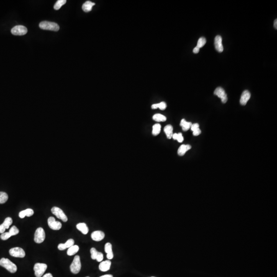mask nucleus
Instances as JSON below:
<instances>
[{
    "instance_id": "obj_27",
    "label": "nucleus",
    "mask_w": 277,
    "mask_h": 277,
    "mask_svg": "<svg viewBox=\"0 0 277 277\" xmlns=\"http://www.w3.org/2000/svg\"><path fill=\"white\" fill-rule=\"evenodd\" d=\"M161 126L160 124H156L152 127V134L154 136H156L159 134L161 131Z\"/></svg>"
},
{
    "instance_id": "obj_30",
    "label": "nucleus",
    "mask_w": 277,
    "mask_h": 277,
    "mask_svg": "<svg viewBox=\"0 0 277 277\" xmlns=\"http://www.w3.org/2000/svg\"><path fill=\"white\" fill-rule=\"evenodd\" d=\"M66 3V0H58L57 2H56V3L55 4V5H54V9L56 10H59V9H60L61 7H62L63 5H64Z\"/></svg>"
},
{
    "instance_id": "obj_18",
    "label": "nucleus",
    "mask_w": 277,
    "mask_h": 277,
    "mask_svg": "<svg viewBox=\"0 0 277 277\" xmlns=\"http://www.w3.org/2000/svg\"><path fill=\"white\" fill-rule=\"evenodd\" d=\"M74 243H75L74 240L72 239H70L68 240L66 242V243H61V244H59L58 246H57V248H58L59 250H64L65 249H68V248H69L70 247L74 245Z\"/></svg>"
},
{
    "instance_id": "obj_14",
    "label": "nucleus",
    "mask_w": 277,
    "mask_h": 277,
    "mask_svg": "<svg viewBox=\"0 0 277 277\" xmlns=\"http://www.w3.org/2000/svg\"><path fill=\"white\" fill-rule=\"evenodd\" d=\"M91 239L95 241H100L105 237V234L102 231H93L91 235Z\"/></svg>"
},
{
    "instance_id": "obj_6",
    "label": "nucleus",
    "mask_w": 277,
    "mask_h": 277,
    "mask_svg": "<svg viewBox=\"0 0 277 277\" xmlns=\"http://www.w3.org/2000/svg\"><path fill=\"white\" fill-rule=\"evenodd\" d=\"M19 233V230L16 226H13L9 229V232H4L1 234L0 237L3 240H6L10 238L11 236H15Z\"/></svg>"
},
{
    "instance_id": "obj_17",
    "label": "nucleus",
    "mask_w": 277,
    "mask_h": 277,
    "mask_svg": "<svg viewBox=\"0 0 277 277\" xmlns=\"http://www.w3.org/2000/svg\"><path fill=\"white\" fill-rule=\"evenodd\" d=\"M104 249L106 253L107 254V258L108 259L111 260L113 257V247L111 244L110 243H107L105 245Z\"/></svg>"
},
{
    "instance_id": "obj_11",
    "label": "nucleus",
    "mask_w": 277,
    "mask_h": 277,
    "mask_svg": "<svg viewBox=\"0 0 277 277\" xmlns=\"http://www.w3.org/2000/svg\"><path fill=\"white\" fill-rule=\"evenodd\" d=\"M49 227L53 230H60L62 227V224L60 222L56 221L53 217H50L48 219Z\"/></svg>"
},
{
    "instance_id": "obj_40",
    "label": "nucleus",
    "mask_w": 277,
    "mask_h": 277,
    "mask_svg": "<svg viewBox=\"0 0 277 277\" xmlns=\"http://www.w3.org/2000/svg\"></svg>"
},
{
    "instance_id": "obj_16",
    "label": "nucleus",
    "mask_w": 277,
    "mask_h": 277,
    "mask_svg": "<svg viewBox=\"0 0 277 277\" xmlns=\"http://www.w3.org/2000/svg\"><path fill=\"white\" fill-rule=\"evenodd\" d=\"M250 93L249 91L248 90H244L242 93L241 97L240 99V104L242 105H245L247 104V102L249 101V100L250 99Z\"/></svg>"
},
{
    "instance_id": "obj_37",
    "label": "nucleus",
    "mask_w": 277,
    "mask_h": 277,
    "mask_svg": "<svg viewBox=\"0 0 277 277\" xmlns=\"http://www.w3.org/2000/svg\"><path fill=\"white\" fill-rule=\"evenodd\" d=\"M43 277H53V276H52V274H51L50 273H48V274H45V275L43 276Z\"/></svg>"
},
{
    "instance_id": "obj_36",
    "label": "nucleus",
    "mask_w": 277,
    "mask_h": 277,
    "mask_svg": "<svg viewBox=\"0 0 277 277\" xmlns=\"http://www.w3.org/2000/svg\"><path fill=\"white\" fill-rule=\"evenodd\" d=\"M199 50H200V49H199L198 47L196 46L195 49H193V52L194 54H198L199 52Z\"/></svg>"
},
{
    "instance_id": "obj_13",
    "label": "nucleus",
    "mask_w": 277,
    "mask_h": 277,
    "mask_svg": "<svg viewBox=\"0 0 277 277\" xmlns=\"http://www.w3.org/2000/svg\"><path fill=\"white\" fill-rule=\"evenodd\" d=\"M13 219L10 217H7L5 219L3 223L0 225V234H3L5 232L6 229H8L12 224Z\"/></svg>"
},
{
    "instance_id": "obj_19",
    "label": "nucleus",
    "mask_w": 277,
    "mask_h": 277,
    "mask_svg": "<svg viewBox=\"0 0 277 277\" xmlns=\"http://www.w3.org/2000/svg\"><path fill=\"white\" fill-rule=\"evenodd\" d=\"M111 262L110 260L102 261L99 265V270L102 272H107L111 268Z\"/></svg>"
},
{
    "instance_id": "obj_12",
    "label": "nucleus",
    "mask_w": 277,
    "mask_h": 277,
    "mask_svg": "<svg viewBox=\"0 0 277 277\" xmlns=\"http://www.w3.org/2000/svg\"><path fill=\"white\" fill-rule=\"evenodd\" d=\"M91 258L93 260H96L98 262H102L103 260V254L99 252L95 248H91L90 249Z\"/></svg>"
},
{
    "instance_id": "obj_7",
    "label": "nucleus",
    "mask_w": 277,
    "mask_h": 277,
    "mask_svg": "<svg viewBox=\"0 0 277 277\" xmlns=\"http://www.w3.org/2000/svg\"><path fill=\"white\" fill-rule=\"evenodd\" d=\"M11 32L14 36H23L27 34V29L24 26L18 25L13 27Z\"/></svg>"
},
{
    "instance_id": "obj_31",
    "label": "nucleus",
    "mask_w": 277,
    "mask_h": 277,
    "mask_svg": "<svg viewBox=\"0 0 277 277\" xmlns=\"http://www.w3.org/2000/svg\"><path fill=\"white\" fill-rule=\"evenodd\" d=\"M172 138H173L174 140H177L179 142V143L182 142L183 141V140H184V138H183L182 134L181 133H179V134H176V133H175V134H173Z\"/></svg>"
},
{
    "instance_id": "obj_38",
    "label": "nucleus",
    "mask_w": 277,
    "mask_h": 277,
    "mask_svg": "<svg viewBox=\"0 0 277 277\" xmlns=\"http://www.w3.org/2000/svg\"><path fill=\"white\" fill-rule=\"evenodd\" d=\"M274 28H275L276 29H277V19H276V20H275V21H274Z\"/></svg>"
},
{
    "instance_id": "obj_8",
    "label": "nucleus",
    "mask_w": 277,
    "mask_h": 277,
    "mask_svg": "<svg viewBox=\"0 0 277 277\" xmlns=\"http://www.w3.org/2000/svg\"><path fill=\"white\" fill-rule=\"evenodd\" d=\"M51 211L52 212V214L55 216L57 217V218L60 219L62 220L63 222L67 221L68 218L66 216V215L65 214V213L63 212L62 209H60V208L57 207H54L51 209Z\"/></svg>"
},
{
    "instance_id": "obj_21",
    "label": "nucleus",
    "mask_w": 277,
    "mask_h": 277,
    "mask_svg": "<svg viewBox=\"0 0 277 277\" xmlns=\"http://www.w3.org/2000/svg\"><path fill=\"white\" fill-rule=\"evenodd\" d=\"M34 214V211L31 208H27V209L20 211L19 213V217L20 218L23 219L25 218V216L31 217L32 216V215Z\"/></svg>"
},
{
    "instance_id": "obj_41",
    "label": "nucleus",
    "mask_w": 277,
    "mask_h": 277,
    "mask_svg": "<svg viewBox=\"0 0 277 277\" xmlns=\"http://www.w3.org/2000/svg\"></svg>"
},
{
    "instance_id": "obj_33",
    "label": "nucleus",
    "mask_w": 277,
    "mask_h": 277,
    "mask_svg": "<svg viewBox=\"0 0 277 277\" xmlns=\"http://www.w3.org/2000/svg\"><path fill=\"white\" fill-rule=\"evenodd\" d=\"M167 107L166 103L164 102H161L160 103H158V108H159L162 111L165 110Z\"/></svg>"
},
{
    "instance_id": "obj_32",
    "label": "nucleus",
    "mask_w": 277,
    "mask_h": 277,
    "mask_svg": "<svg viewBox=\"0 0 277 277\" xmlns=\"http://www.w3.org/2000/svg\"><path fill=\"white\" fill-rule=\"evenodd\" d=\"M206 43V40L205 38L201 37L199 39L198 43H197V47H198L199 49H201L202 47L204 46Z\"/></svg>"
},
{
    "instance_id": "obj_20",
    "label": "nucleus",
    "mask_w": 277,
    "mask_h": 277,
    "mask_svg": "<svg viewBox=\"0 0 277 277\" xmlns=\"http://www.w3.org/2000/svg\"><path fill=\"white\" fill-rule=\"evenodd\" d=\"M191 148V146L190 145H184V144L182 145L181 146H180L179 149H178V154L179 155V156H184L188 150L190 149Z\"/></svg>"
},
{
    "instance_id": "obj_9",
    "label": "nucleus",
    "mask_w": 277,
    "mask_h": 277,
    "mask_svg": "<svg viewBox=\"0 0 277 277\" xmlns=\"http://www.w3.org/2000/svg\"><path fill=\"white\" fill-rule=\"evenodd\" d=\"M9 254L11 256L13 257L16 258H24L25 257V251L20 247H14L11 249L9 250Z\"/></svg>"
},
{
    "instance_id": "obj_25",
    "label": "nucleus",
    "mask_w": 277,
    "mask_h": 277,
    "mask_svg": "<svg viewBox=\"0 0 277 277\" xmlns=\"http://www.w3.org/2000/svg\"><path fill=\"white\" fill-rule=\"evenodd\" d=\"M79 250V246L77 245H73L69 248H68L67 254L68 256H73L75 254L78 252Z\"/></svg>"
},
{
    "instance_id": "obj_29",
    "label": "nucleus",
    "mask_w": 277,
    "mask_h": 277,
    "mask_svg": "<svg viewBox=\"0 0 277 277\" xmlns=\"http://www.w3.org/2000/svg\"><path fill=\"white\" fill-rule=\"evenodd\" d=\"M8 199V196L5 192L0 191V204H4Z\"/></svg>"
},
{
    "instance_id": "obj_5",
    "label": "nucleus",
    "mask_w": 277,
    "mask_h": 277,
    "mask_svg": "<svg viewBox=\"0 0 277 277\" xmlns=\"http://www.w3.org/2000/svg\"><path fill=\"white\" fill-rule=\"evenodd\" d=\"M45 239V232L42 227L37 229L34 234V241L37 243H41Z\"/></svg>"
},
{
    "instance_id": "obj_26",
    "label": "nucleus",
    "mask_w": 277,
    "mask_h": 277,
    "mask_svg": "<svg viewBox=\"0 0 277 277\" xmlns=\"http://www.w3.org/2000/svg\"><path fill=\"white\" fill-rule=\"evenodd\" d=\"M191 125H192V123L191 122L186 121L184 119L181 121L180 126L182 128L183 131H185L189 130V129L191 127Z\"/></svg>"
},
{
    "instance_id": "obj_28",
    "label": "nucleus",
    "mask_w": 277,
    "mask_h": 277,
    "mask_svg": "<svg viewBox=\"0 0 277 277\" xmlns=\"http://www.w3.org/2000/svg\"><path fill=\"white\" fill-rule=\"evenodd\" d=\"M152 119L154 121L156 122H165L166 120V116H164V115L159 114V113H157L154 115L152 117Z\"/></svg>"
},
{
    "instance_id": "obj_2",
    "label": "nucleus",
    "mask_w": 277,
    "mask_h": 277,
    "mask_svg": "<svg viewBox=\"0 0 277 277\" xmlns=\"http://www.w3.org/2000/svg\"><path fill=\"white\" fill-rule=\"evenodd\" d=\"M40 28L44 30L57 31L60 29L59 25L57 24L49 21H43L41 22L39 24Z\"/></svg>"
},
{
    "instance_id": "obj_10",
    "label": "nucleus",
    "mask_w": 277,
    "mask_h": 277,
    "mask_svg": "<svg viewBox=\"0 0 277 277\" xmlns=\"http://www.w3.org/2000/svg\"><path fill=\"white\" fill-rule=\"evenodd\" d=\"M214 95L221 99L222 102L223 103H226L227 102V95L225 93V90L223 88L221 87L217 88L214 91Z\"/></svg>"
},
{
    "instance_id": "obj_15",
    "label": "nucleus",
    "mask_w": 277,
    "mask_h": 277,
    "mask_svg": "<svg viewBox=\"0 0 277 277\" xmlns=\"http://www.w3.org/2000/svg\"><path fill=\"white\" fill-rule=\"evenodd\" d=\"M215 46L216 49L218 52H222L223 51V46L222 45V39L220 36H217L215 39Z\"/></svg>"
},
{
    "instance_id": "obj_39",
    "label": "nucleus",
    "mask_w": 277,
    "mask_h": 277,
    "mask_svg": "<svg viewBox=\"0 0 277 277\" xmlns=\"http://www.w3.org/2000/svg\"><path fill=\"white\" fill-rule=\"evenodd\" d=\"M100 277H113V276L111 275H105L102 276Z\"/></svg>"
},
{
    "instance_id": "obj_34",
    "label": "nucleus",
    "mask_w": 277,
    "mask_h": 277,
    "mask_svg": "<svg viewBox=\"0 0 277 277\" xmlns=\"http://www.w3.org/2000/svg\"><path fill=\"white\" fill-rule=\"evenodd\" d=\"M190 128H191V131H195V130H196L197 129L199 128V125L198 123H195L193 124H192Z\"/></svg>"
},
{
    "instance_id": "obj_35",
    "label": "nucleus",
    "mask_w": 277,
    "mask_h": 277,
    "mask_svg": "<svg viewBox=\"0 0 277 277\" xmlns=\"http://www.w3.org/2000/svg\"><path fill=\"white\" fill-rule=\"evenodd\" d=\"M193 135L194 136H198L200 134L201 132V131L200 129L198 128L195 130V131H193Z\"/></svg>"
},
{
    "instance_id": "obj_1",
    "label": "nucleus",
    "mask_w": 277,
    "mask_h": 277,
    "mask_svg": "<svg viewBox=\"0 0 277 277\" xmlns=\"http://www.w3.org/2000/svg\"><path fill=\"white\" fill-rule=\"evenodd\" d=\"M0 266L6 268L11 273H15L17 270L16 265L7 258H3L0 260Z\"/></svg>"
},
{
    "instance_id": "obj_23",
    "label": "nucleus",
    "mask_w": 277,
    "mask_h": 277,
    "mask_svg": "<svg viewBox=\"0 0 277 277\" xmlns=\"http://www.w3.org/2000/svg\"><path fill=\"white\" fill-rule=\"evenodd\" d=\"M95 3L91 2V1H86L82 5L83 10L84 11L85 13L90 12L92 10L93 7L95 5Z\"/></svg>"
},
{
    "instance_id": "obj_24",
    "label": "nucleus",
    "mask_w": 277,
    "mask_h": 277,
    "mask_svg": "<svg viewBox=\"0 0 277 277\" xmlns=\"http://www.w3.org/2000/svg\"><path fill=\"white\" fill-rule=\"evenodd\" d=\"M164 131L166 134V137L168 139H172L173 135V127L171 125H166L164 128Z\"/></svg>"
},
{
    "instance_id": "obj_22",
    "label": "nucleus",
    "mask_w": 277,
    "mask_h": 277,
    "mask_svg": "<svg viewBox=\"0 0 277 277\" xmlns=\"http://www.w3.org/2000/svg\"><path fill=\"white\" fill-rule=\"evenodd\" d=\"M76 227L79 231H80L83 234H87L88 231H89V229L85 223H78L76 226Z\"/></svg>"
},
{
    "instance_id": "obj_3",
    "label": "nucleus",
    "mask_w": 277,
    "mask_h": 277,
    "mask_svg": "<svg viewBox=\"0 0 277 277\" xmlns=\"http://www.w3.org/2000/svg\"><path fill=\"white\" fill-rule=\"evenodd\" d=\"M70 271L74 274L79 273L81 269V263L80 257L78 255L75 256L73 259V261L70 266Z\"/></svg>"
},
{
    "instance_id": "obj_4",
    "label": "nucleus",
    "mask_w": 277,
    "mask_h": 277,
    "mask_svg": "<svg viewBox=\"0 0 277 277\" xmlns=\"http://www.w3.org/2000/svg\"><path fill=\"white\" fill-rule=\"evenodd\" d=\"M47 268V265L44 263H37L34 265V274L37 277H41Z\"/></svg>"
}]
</instances>
